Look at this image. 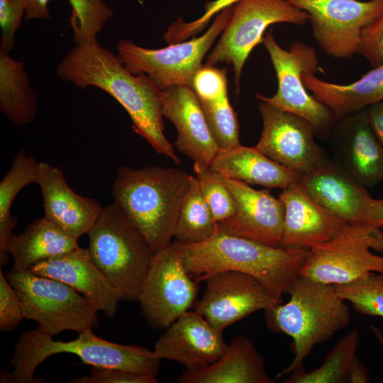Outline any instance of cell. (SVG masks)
Instances as JSON below:
<instances>
[{
  "instance_id": "9",
  "label": "cell",
  "mask_w": 383,
  "mask_h": 383,
  "mask_svg": "<svg viewBox=\"0 0 383 383\" xmlns=\"http://www.w3.org/2000/svg\"><path fill=\"white\" fill-rule=\"evenodd\" d=\"M379 224L345 223L326 243L310 248L300 275L331 285L344 284L371 272L383 274V231Z\"/></svg>"
},
{
  "instance_id": "4",
  "label": "cell",
  "mask_w": 383,
  "mask_h": 383,
  "mask_svg": "<svg viewBox=\"0 0 383 383\" xmlns=\"http://www.w3.org/2000/svg\"><path fill=\"white\" fill-rule=\"evenodd\" d=\"M70 341L55 340L38 327L23 331L16 340L11 365V372L2 370L1 383H38L37 367L52 355L71 353L92 367L116 368L157 377L160 359L152 350L138 345H121L96 335L92 328L78 333Z\"/></svg>"
},
{
  "instance_id": "23",
  "label": "cell",
  "mask_w": 383,
  "mask_h": 383,
  "mask_svg": "<svg viewBox=\"0 0 383 383\" xmlns=\"http://www.w3.org/2000/svg\"><path fill=\"white\" fill-rule=\"evenodd\" d=\"M282 246L310 248L335 237L345 224L317 202L298 182L282 189Z\"/></svg>"
},
{
  "instance_id": "5",
  "label": "cell",
  "mask_w": 383,
  "mask_h": 383,
  "mask_svg": "<svg viewBox=\"0 0 383 383\" xmlns=\"http://www.w3.org/2000/svg\"><path fill=\"white\" fill-rule=\"evenodd\" d=\"M287 294L290 295L288 302L265 309L268 328L293 339V360L274 382L303 366L316 345L330 340L350 322L349 309L333 285L299 275Z\"/></svg>"
},
{
  "instance_id": "3",
  "label": "cell",
  "mask_w": 383,
  "mask_h": 383,
  "mask_svg": "<svg viewBox=\"0 0 383 383\" xmlns=\"http://www.w3.org/2000/svg\"><path fill=\"white\" fill-rule=\"evenodd\" d=\"M192 175L171 167H121L111 191L113 201L148 242L153 253L171 243L182 199Z\"/></svg>"
},
{
  "instance_id": "38",
  "label": "cell",
  "mask_w": 383,
  "mask_h": 383,
  "mask_svg": "<svg viewBox=\"0 0 383 383\" xmlns=\"http://www.w3.org/2000/svg\"><path fill=\"white\" fill-rule=\"evenodd\" d=\"M26 5V0H0V50L9 52L13 48Z\"/></svg>"
},
{
  "instance_id": "16",
  "label": "cell",
  "mask_w": 383,
  "mask_h": 383,
  "mask_svg": "<svg viewBox=\"0 0 383 383\" xmlns=\"http://www.w3.org/2000/svg\"><path fill=\"white\" fill-rule=\"evenodd\" d=\"M326 210L345 223L379 224L383 228V199L370 196L332 160L323 168L302 176L299 182Z\"/></svg>"
},
{
  "instance_id": "1",
  "label": "cell",
  "mask_w": 383,
  "mask_h": 383,
  "mask_svg": "<svg viewBox=\"0 0 383 383\" xmlns=\"http://www.w3.org/2000/svg\"><path fill=\"white\" fill-rule=\"evenodd\" d=\"M57 74L62 80L80 89L95 87L108 93L128 113L135 133L157 153L171 158L177 165L181 163L164 133L162 89L148 75L130 72L96 36L77 43L59 63Z\"/></svg>"
},
{
  "instance_id": "7",
  "label": "cell",
  "mask_w": 383,
  "mask_h": 383,
  "mask_svg": "<svg viewBox=\"0 0 383 383\" xmlns=\"http://www.w3.org/2000/svg\"><path fill=\"white\" fill-rule=\"evenodd\" d=\"M6 277L21 300L25 318L37 322L43 332L52 336L65 331L80 333L99 326L95 306L64 282L16 264Z\"/></svg>"
},
{
  "instance_id": "15",
  "label": "cell",
  "mask_w": 383,
  "mask_h": 383,
  "mask_svg": "<svg viewBox=\"0 0 383 383\" xmlns=\"http://www.w3.org/2000/svg\"><path fill=\"white\" fill-rule=\"evenodd\" d=\"M194 310L220 331L261 309L277 304L262 283L246 273L227 270L209 277Z\"/></svg>"
},
{
  "instance_id": "22",
  "label": "cell",
  "mask_w": 383,
  "mask_h": 383,
  "mask_svg": "<svg viewBox=\"0 0 383 383\" xmlns=\"http://www.w3.org/2000/svg\"><path fill=\"white\" fill-rule=\"evenodd\" d=\"M29 270L69 285L109 318L117 313L121 301L119 295L94 263L87 248L79 247L66 254L41 261Z\"/></svg>"
},
{
  "instance_id": "28",
  "label": "cell",
  "mask_w": 383,
  "mask_h": 383,
  "mask_svg": "<svg viewBox=\"0 0 383 383\" xmlns=\"http://www.w3.org/2000/svg\"><path fill=\"white\" fill-rule=\"evenodd\" d=\"M0 110L15 126L28 124L37 113V93L22 62L0 50Z\"/></svg>"
},
{
  "instance_id": "8",
  "label": "cell",
  "mask_w": 383,
  "mask_h": 383,
  "mask_svg": "<svg viewBox=\"0 0 383 383\" xmlns=\"http://www.w3.org/2000/svg\"><path fill=\"white\" fill-rule=\"evenodd\" d=\"M267 49L274 68L278 88L271 97L256 94L260 101L300 116L313 127L316 137L328 140L338 118L325 104L306 91L302 74L323 72L314 48L303 42H293L289 50L282 48L267 32L262 42Z\"/></svg>"
},
{
  "instance_id": "37",
  "label": "cell",
  "mask_w": 383,
  "mask_h": 383,
  "mask_svg": "<svg viewBox=\"0 0 383 383\" xmlns=\"http://www.w3.org/2000/svg\"><path fill=\"white\" fill-rule=\"evenodd\" d=\"M192 89L201 101H213L228 96L226 70L202 67L194 77Z\"/></svg>"
},
{
  "instance_id": "31",
  "label": "cell",
  "mask_w": 383,
  "mask_h": 383,
  "mask_svg": "<svg viewBox=\"0 0 383 383\" xmlns=\"http://www.w3.org/2000/svg\"><path fill=\"white\" fill-rule=\"evenodd\" d=\"M216 229L217 223L192 176L179 207L173 238L180 244H196L209 239Z\"/></svg>"
},
{
  "instance_id": "41",
  "label": "cell",
  "mask_w": 383,
  "mask_h": 383,
  "mask_svg": "<svg viewBox=\"0 0 383 383\" xmlns=\"http://www.w3.org/2000/svg\"><path fill=\"white\" fill-rule=\"evenodd\" d=\"M357 55L364 57L372 68L383 64V13L363 28Z\"/></svg>"
},
{
  "instance_id": "13",
  "label": "cell",
  "mask_w": 383,
  "mask_h": 383,
  "mask_svg": "<svg viewBox=\"0 0 383 383\" xmlns=\"http://www.w3.org/2000/svg\"><path fill=\"white\" fill-rule=\"evenodd\" d=\"M309 15L312 34L327 55H357L362 31L383 13V0H287Z\"/></svg>"
},
{
  "instance_id": "27",
  "label": "cell",
  "mask_w": 383,
  "mask_h": 383,
  "mask_svg": "<svg viewBox=\"0 0 383 383\" xmlns=\"http://www.w3.org/2000/svg\"><path fill=\"white\" fill-rule=\"evenodd\" d=\"M79 248L77 238L44 217L33 220L21 234L11 233L6 245V250L13 258L14 264L26 270Z\"/></svg>"
},
{
  "instance_id": "14",
  "label": "cell",
  "mask_w": 383,
  "mask_h": 383,
  "mask_svg": "<svg viewBox=\"0 0 383 383\" xmlns=\"http://www.w3.org/2000/svg\"><path fill=\"white\" fill-rule=\"evenodd\" d=\"M262 131L257 144L270 159L302 176L310 174L331 161L315 140L311 125L303 118L260 101Z\"/></svg>"
},
{
  "instance_id": "34",
  "label": "cell",
  "mask_w": 383,
  "mask_h": 383,
  "mask_svg": "<svg viewBox=\"0 0 383 383\" xmlns=\"http://www.w3.org/2000/svg\"><path fill=\"white\" fill-rule=\"evenodd\" d=\"M199 101L209 129L218 148L226 150L239 146L237 115L228 96L213 101Z\"/></svg>"
},
{
  "instance_id": "20",
  "label": "cell",
  "mask_w": 383,
  "mask_h": 383,
  "mask_svg": "<svg viewBox=\"0 0 383 383\" xmlns=\"http://www.w3.org/2000/svg\"><path fill=\"white\" fill-rule=\"evenodd\" d=\"M34 183L40 188L45 218L77 239L87 234L103 208L97 200L75 193L62 170L43 161L38 163Z\"/></svg>"
},
{
  "instance_id": "12",
  "label": "cell",
  "mask_w": 383,
  "mask_h": 383,
  "mask_svg": "<svg viewBox=\"0 0 383 383\" xmlns=\"http://www.w3.org/2000/svg\"><path fill=\"white\" fill-rule=\"evenodd\" d=\"M198 293L174 241L154 254L138 301L150 326L166 329L195 306Z\"/></svg>"
},
{
  "instance_id": "17",
  "label": "cell",
  "mask_w": 383,
  "mask_h": 383,
  "mask_svg": "<svg viewBox=\"0 0 383 383\" xmlns=\"http://www.w3.org/2000/svg\"><path fill=\"white\" fill-rule=\"evenodd\" d=\"M220 175L233 196L235 212L217 222V230L267 245L282 246L284 206L280 199L267 189H255L245 182Z\"/></svg>"
},
{
  "instance_id": "35",
  "label": "cell",
  "mask_w": 383,
  "mask_h": 383,
  "mask_svg": "<svg viewBox=\"0 0 383 383\" xmlns=\"http://www.w3.org/2000/svg\"><path fill=\"white\" fill-rule=\"evenodd\" d=\"M193 172L216 223L233 216L235 212L234 199L221 175L211 170L209 165L199 163L194 164Z\"/></svg>"
},
{
  "instance_id": "39",
  "label": "cell",
  "mask_w": 383,
  "mask_h": 383,
  "mask_svg": "<svg viewBox=\"0 0 383 383\" xmlns=\"http://www.w3.org/2000/svg\"><path fill=\"white\" fill-rule=\"evenodd\" d=\"M25 318L21 300L0 269V331L15 330Z\"/></svg>"
},
{
  "instance_id": "19",
  "label": "cell",
  "mask_w": 383,
  "mask_h": 383,
  "mask_svg": "<svg viewBox=\"0 0 383 383\" xmlns=\"http://www.w3.org/2000/svg\"><path fill=\"white\" fill-rule=\"evenodd\" d=\"M227 346L222 331L195 310H189L166 328L152 351L160 360L176 361L187 370H199L217 361Z\"/></svg>"
},
{
  "instance_id": "2",
  "label": "cell",
  "mask_w": 383,
  "mask_h": 383,
  "mask_svg": "<svg viewBox=\"0 0 383 383\" xmlns=\"http://www.w3.org/2000/svg\"><path fill=\"white\" fill-rule=\"evenodd\" d=\"M175 243L193 280L199 283L221 271L246 273L262 283L277 304L282 303L283 295L300 275L310 252L309 248L273 247L217 229L199 243Z\"/></svg>"
},
{
  "instance_id": "25",
  "label": "cell",
  "mask_w": 383,
  "mask_h": 383,
  "mask_svg": "<svg viewBox=\"0 0 383 383\" xmlns=\"http://www.w3.org/2000/svg\"><path fill=\"white\" fill-rule=\"evenodd\" d=\"M213 171L248 184L284 189L298 183L302 175L270 159L256 146L240 145L219 150L209 165Z\"/></svg>"
},
{
  "instance_id": "40",
  "label": "cell",
  "mask_w": 383,
  "mask_h": 383,
  "mask_svg": "<svg viewBox=\"0 0 383 383\" xmlns=\"http://www.w3.org/2000/svg\"><path fill=\"white\" fill-rule=\"evenodd\" d=\"M72 383H156L157 377L116 368L92 367L89 375L70 380Z\"/></svg>"
},
{
  "instance_id": "43",
  "label": "cell",
  "mask_w": 383,
  "mask_h": 383,
  "mask_svg": "<svg viewBox=\"0 0 383 383\" xmlns=\"http://www.w3.org/2000/svg\"><path fill=\"white\" fill-rule=\"evenodd\" d=\"M370 382V375L366 367L356 357L350 374V383H365Z\"/></svg>"
},
{
  "instance_id": "42",
  "label": "cell",
  "mask_w": 383,
  "mask_h": 383,
  "mask_svg": "<svg viewBox=\"0 0 383 383\" xmlns=\"http://www.w3.org/2000/svg\"><path fill=\"white\" fill-rule=\"evenodd\" d=\"M366 110L370 126L383 145V100L373 104Z\"/></svg>"
},
{
  "instance_id": "24",
  "label": "cell",
  "mask_w": 383,
  "mask_h": 383,
  "mask_svg": "<svg viewBox=\"0 0 383 383\" xmlns=\"http://www.w3.org/2000/svg\"><path fill=\"white\" fill-rule=\"evenodd\" d=\"M178 383H272L265 362L253 342L245 335L234 337L223 355L211 365L186 370Z\"/></svg>"
},
{
  "instance_id": "33",
  "label": "cell",
  "mask_w": 383,
  "mask_h": 383,
  "mask_svg": "<svg viewBox=\"0 0 383 383\" xmlns=\"http://www.w3.org/2000/svg\"><path fill=\"white\" fill-rule=\"evenodd\" d=\"M338 296L362 315L383 318V274L371 272L352 282L333 285Z\"/></svg>"
},
{
  "instance_id": "11",
  "label": "cell",
  "mask_w": 383,
  "mask_h": 383,
  "mask_svg": "<svg viewBox=\"0 0 383 383\" xmlns=\"http://www.w3.org/2000/svg\"><path fill=\"white\" fill-rule=\"evenodd\" d=\"M308 21L306 11L287 0H241L234 5L230 21L205 65H231L238 89L244 64L252 50L262 42L269 26L277 23L302 26Z\"/></svg>"
},
{
  "instance_id": "30",
  "label": "cell",
  "mask_w": 383,
  "mask_h": 383,
  "mask_svg": "<svg viewBox=\"0 0 383 383\" xmlns=\"http://www.w3.org/2000/svg\"><path fill=\"white\" fill-rule=\"evenodd\" d=\"M50 0H26L25 19H49ZM72 8L70 26L74 43H79L101 31L113 15L103 0H67Z\"/></svg>"
},
{
  "instance_id": "26",
  "label": "cell",
  "mask_w": 383,
  "mask_h": 383,
  "mask_svg": "<svg viewBox=\"0 0 383 383\" xmlns=\"http://www.w3.org/2000/svg\"><path fill=\"white\" fill-rule=\"evenodd\" d=\"M302 80L313 96L328 107L338 119L383 100V64L348 84L325 82L310 72L303 73Z\"/></svg>"
},
{
  "instance_id": "10",
  "label": "cell",
  "mask_w": 383,
  "mask_h": 383,
  "mask_svg": "<svg viewBox=\"0 0 383 383\" xmlns=\"http://www.w3.org/2000/svg\"><path fill=\"white\" fill-rule=\"evenodd\" d=\"M233 9L234 6H231L220 11L201 36L170 44L167 48L148 49L121 38L116 45L118 57L130 72L148 75L161 89L173 85L192 88L194 77L202 67L203 58L227 26Z\"/></svg>"
},
{
  "instance_id": "21",
  "label": "cell",
  "mask_w": 383,
  "mask_h": 383,
  "mask_svg": "<svg viewBox=\"0 0 383 383\" xmlns=\"http://www.w3.org/2000/svg\"><path fill=\"white\" fill-rule=\"evenodd\" d=\"M162 114L175 126L178 150L194 163L209 165L220 149L211 134L194 89L184 85L162 89Z\"/></svg>"
},
{
  "instance_id": "29",
  "label": "cell",
  "mask_w": 383,
  "mask_h": 383,
  "mask_svg": "<svg viewBox=\"0 0 383 383\" xmlns=\"http://www.w3.org/2000/svg\"><path fill=\"white\" fill-rule=\"evenodd\" d=\"M39 162L26 151L19 150L11 166L0 182V264L4 266L9 260L6 245L18 220L11 215L12 203L25 186L34 183Z\"/></svg>"
},
{
  "instance_id": "18",
  "label": "cell",
  "mask_w": 383,
  "mask_h": 383,
  "mask_svg": "<svg viewBox=\"0 0 383 383\" xmlns=\"http://www.w3.org/2000/svg\"><path fill=\"white\" fill-rule=\"evenodd\" d=\"M328 140L331 160L355 182L366 189L383 182V145L366 109L339 118Z\"/></svg>"
},
{
  "instance_id": "36",
  "label": "cell",
  "mask_w": 383,
  "mask_h": 383,
  "mask_svg": "<svg viewBox=\"0 0 383 383\" xmlns=\"http://www.w3.org/2000/svg\"><path fill=\"white\" fill-rule=\"evenodd\" d=\"M241 0H214L204 5V13L198 19L184 22L182 18L172 23L163 35L164 40L170 44L183 42L195 36L208 24L211 18L223 9L233 6Z\"/></svg>"
},
{
  "instance_id": "6",
  "label": "cell",
  "mask_w": 383,
  "mask_h": 383,
  "mask_svg": "<svg viewBox=\"0 0 383 383\" xmlns=\"http://www.w3.org/2000/svg\"><path fill=\"white\" fill-rule=\"evenodd\" d=\"M87 234L92 261L121 301H137L154 255L144 235L114 201L102 208Z\"/></svg>"
},
{
  "instance_id": "32",
  "label": "cell",
  "mask_w": 383,
  "mask_h": 383,
  "mask_svg": "<svg viewBox=\"0 0 383 383\" xmlns=\"http://www.w3.org/2000/svg\"><path fill=\"white\" fill-rule=\"evenodd\" d=\"M358 331L354 329L343 336L328 354L319 367L306 372L304 366L292 372L286 383L349 382L353 364L357 357Z\"/></svg>"
}]
</instances>
